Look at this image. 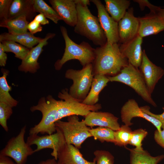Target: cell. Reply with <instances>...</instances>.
Masks as SVG:
<instances>
[{
    "mask_svg": "<svg viewBox=\"0 0 164 164\" xmlns=\"http://www.w3.org/2000/svg\"><path fill=\"white\" fill-rule=\"evenodd\" d=\"M58 97L62 100H57L50 95L46 98L42 97L37 105L30 108L32 112L39 111L42 115L40 121L30 129L29 135L53 134L56 131L55 123L62 118L73 115L85 117L90 112L97 111L101 108L100 104L89 106L83 104L71 96L68 89L62 90Z\"/></svg>",
    "mask_w": 164,
    "mask_h": 164,
    "instance_id": "cell-1",
    "label": "cell"
},
{
    "mask_svg": "<svg viewBox=\"0 0 164 164\" xmlns=\"http://www.w3.org/2000/svg\"><path fill=\"white\" fill-rule=\"evenodd\" d=\"M128 63L121 53L118 43L107 42L104 45L95 49V57L92 63V73L94 76H114Z\"/></svg>",
    "mask_w": 164,
    "mask_h": 164,
    "instance_id": "cell-2",
    "label": "cell"
},
{
    "mask_svg": "<svg viewBox=\"0 0 164 164\" xmlns=\"http://www.w3.org/2000/svg\"><path fill=\"white\" fill-rule=\"evenodd\" d=\"M76 4L77 19L74 32L86 37L95 45H104L107 38L98 18L91 13L88 6Z\"/></svg>",
    "mask_w": 164,
    "mask_h": 164,
    "instance_id": "cell-3",
    "label": "cell"
},
{
    "mask_svg": "<svg viewBox=\"0 0 164 164\" xmlns=\"http://www.w3.org/2000/svg\"><path fill=\"white\" fill-rule=\"evenodd\" d=\"M60 28L65 46L62 58L54 64L55 69L60 70L66 62L72 60H78L83 67L92 63L95 57V49L86 42L83 41L79 44L76 43L69 37L65 27L60 26Z\"/></svg>",
    "mask_w": 164,
    "mask_h": 164,
    "instance_id": "cell-4",
    "label": "cell"
},
{
    "mask_svg": "<svg viewBox=\"0 0 164 164\" xmlns=\"http://www.w3.org/2000/svg\"><path fill=\"white\" fill-rule=\"evenodd\" d=\"M108 77L110 81L119 82L128 85L145 101L154 107L157 106L152 97L143 76L138 68L129 63L118 74Z\"/></svg>",
    "mask_w": 164,
    "mask_h": 164,
    "instance_id": "cell-5",
    "label": "cell"
},
{
    "mask_svg": "<svg viewBox=\"0 0 164 164\" xmlns=\"http://www.w3.org/2000/svg\"><path fill=\"white\" fill-rule=\"evenodd\" d=\"M55 124L62 133L66 143L73 145L78 149L86 139L92 136L89 131L90 128L84 120L80 121L77 115L69 116L67 117V121L59 120Z\"/></svg>",
    "mask_w": 164,
    "mask_h": 164,
    "instance_id": "cell-6",
    "label": "cell"
},
{
    "mask_svg": "<svg viewBox=\"0 0 164 164\" xmlns=\"http://www.w3.org/2000/svg\"><path fill=\"white\" fill-rule=\"evenodd\" d=\"M94 76L92 73V63L83 67L80 70H67L65 77L73 81V84L68 91L69 94L73 98L82 101L89 93Z\"/></svg>",
    "mask_w": 164,
    "mask_h": 164,
    "instance_id": "cell-7",
    "label": "cell"
},
{
    "mask_svg": "<svg viewBox=\"0 0 164 164\" xmlns=\"http://www.w3.org/2000/svg\"><path fill=\"white\" fill-rule=\"evenodd\" d=\"M26 128V126H24L17 136L9 140L1 150L0 155L12 158L17 164H26L28 157L35 153L30 146L25 141Z\"/></svg>",
    "mask_w": 164,
    "mask_h": 164,
    "instance_id": "cell-8",
    "label": "cell"
},
{
    "mask_svg": "<svg viewBox=\"0 0 164 164\" xmlns=\"http://www.w3.org/2000/svg\"><path fill=\"white\" fill-rule=\"evenodd\" d=\"M56 127V132L51 134L41 136L38 134L29 135L26 143L30 146L32 145H36V149L34 150L35 153L44 149H52L51 155L56 160L58 151L66 142L62 133Z\"/></svg>",
    "mask_w": 164,
    "mask_h": 164,
    "instance_id": "cell-9",
    "label": "cell"
},
{
    "mask_svg": "<svg viewBox=\"0 0 164 164\" xmlns=\"http://www.w3.org/2000/svg\"><path fill=\"white\" fill-rule=\"evenodd\" d=\"M97 10V18L105 35L107 42L114 44L119 42L118 23L111 17L105 6L99 0H91Z\"/></svg>",
    "mask_w": 164,
    "mask_h": 164,
    "instance_id": "cell-10",
    "label": "cell"
},
{
    "mask_svg": "<svg viewBox=\"0 0 164 164\" xmlns=\"http://www.w3.org/2000/svg\"><path fill=\"white\" fill-rule=\"evenodd\" d=\"M121 117L122 121L125 125L130 126L133 124L131 122L134 117L144 118L151 122L160 132L162 125L156 118L145 113L141 109L135 100L133 99L128 100L122 107L121 110Z\"/></svg>",
    "mask_w": 164,
    "mask_h": 164,
    "instance_id": "cell-11",
    "label": "cell"
},
{
    "mask_svg": "<svg viewBox=\"0 0 164 164\" xmlns=\"http://www.w3.org/2000/svg\"><path fill=\"white\" fill-rule=\"evenodd\" d=\"M133 12L132 8L129 9L118 22L119 42L121 44L131 41L138 35L139 22Z\"/></svg>",
    "mask_w": 164,
    "mask_h": 164,
    "instance_id": "cell-12",
    "label": "cell"
},
{
    "mask_svg": "<svg viewBox=\"0 0 164 164\" xmlns=\"http://www.w3.org/2000/svg\"><path fill=\"white\" fill-rule=\"evenodd\" d=\"M55 35L56 34L54 33H47L37 45L30 49L29 52L22 60L21 64L18 67V70L25 73H35L40 68L38 60L43 51V47L48 44V40L53 38Z\"/></svg>",
    "mask_w": 164,
    "mask_h": 164,
    "instance_id": "cell-13",
    "label": "cell"
},
{
    "mask_svg": "<svg viewBox=\"0 0 164 164\" xmlns=\"http://www.w3.org/2000/svg\"><path fill=\"white\" fill-rule=\"evenodd\" d=\"M142 60L139 67L147 88L151 94L156 84L164 75V70L153 63L143 51Z\"/></svg>",
    "mask_w": 164,
    "mask_h": 164,
    "instance_id": "cell-14",
    "label": "cell"
},
{
    "mask_svg": "<svg viewBox=\"0 0 164 164\" xmlns=\"http://www.w3.org/2000/svg\"><path fill=\"white\" fill-rule=\"evenodd\" d=\"M52 7L66 24L74 27L77 19L75 0H49Z\"/></svg>",
    "mask_w": 164,
    "mask_h": 164,
    "instance_id": "cell-15",
    "label": "cell"
},
{
    "mask_svg": "<svg viewBox=\"0 0 164 164\" xmlns=\"http://www.w3.org/2000/svg\"><path fill=\"white\" fill-rule=\"evenodd\" d=\"M86 125L91 127L95 126L110 128L114 131L120 127L118 118L112 114L105 112L91 111L85 117Z\"/></svg>",
    "mask_w": 164,
    "mask_h": 164,
    "instance_id": "cell-16",
    "label": "cell"
},
{
    "mask_svg": "<svg viewBox=\"0 0 164 164\" xmlns=\"http://www.w3.org/2000/svg\"><path fill=\"white\" fill-rule=\"evenodd\" d=\"M142 39L138 35L131 41L119 45L121 53L127 58L128 63L138 68H139L142 60Z\"/></svg>",
    "mask_w": 164,
    "mask_h": 164,
    "instance_id": "cell-17",
    "label": "cell"
},
{
    "mask_svg": "<svg viewBox=\"0 0 164 164\" xmlns=\"http://www.w3.org/2000/svg\"><path fill=\"white\" fill-rule=\"evenodd\" d=\"M138 19L139 22L138 35L142 38L157 34L164 30V22L158 14L150 12Z\"/></svg>",
    "mask_w": 164,
    "mask_h": 164,
    "instance_id": "cell-18",
    "label": "cell"
},
{
    "mask_svg": "<svg viewBox=\"0 0 164 164\" xmlns=\"http://www.w3.org/2000/svg\"><path fill=\"white\" fill-rule=\"evenodd\" d=\"M57 158L58 162L61 164H96L94 159L93 162L85 159L79 149L66 143L58 151Z\"/></svg>",
    "mask_w": 164,
    "mask_h": 164,
    "instance_id": "cell-19",
    "label": "cell"
},
{
    "mask_svg": "<svg viewBox=\"0 0 164 164\" xmlns=\"http://www.w3.org/2000/svg\"><path fill=\"white\" fill-rule=\"evenodd\" d=\"M34 0H12L8 19L25 16L28 21H31L37 15L34 10Z\"/></svg>",
    "mask_w": 164,
    "mask_h": 164,
    "instance_id": "cell-20",
    "label": "cell"
},
{
    "mask_svg": "<svg viewBox=\"0 0 164 164\" xmlns=\"http://www.w3.org/2000/svg\"><path fill=\"white\" fill-rule=\"evenodd\" d=\"M109 81L108 77L106 76L94 75L89 93L82 103L89 106L96 104L99 100L100 93Z\"/></svg>",
    "mask_w": 164,
    "mask_h": 164,
    "instance_id": "cell-21",
    "label": "cell"
},
{
    "mask_svg": "<svg viewBox=\"0 0 164 164\" xmlns=\"http://www.w3.org/2000/svg\"><path fill=\"white\" fill-rule=\"evenodd\" d=\"M43 38L35 36L29 32L19 34L4 32L0 35V42L10 40L14 41L30 49L37 45Z\"/></svg>",
    "mask_w": 164,
    "mask_h": 164,
    "instance_id": "cell-22",
    "label": "cell"
},
{
    "mask_svg": "<svg viewBox=\"0 0 164 164\" xmlns=\"http://www.w3.org/2000/svg\"><path fill=\"white\" fill-rule=\"evenodd\" d=\"M104 2L107 12L118 22L124 17L130 4L128 0H105Z\"/></svg>",
    "mask_w": 164,
    "mask_h": 164,
    "instance_id": "cell-23",
    "label": "cell"
},
{
    "mask_svg": "<svg viewBox=\"0 0 164 164\" xmlns=\"http://www.w3.org/2000/svg\"><path fill=\"white\" fill-rule=\"evenodd\" d=\"M125 147L130 152V164H158L164 159V154L153 156L147 151Z\"/></svg>",
    "mask_w": 164,
    "mask_h": 164,
    "instance_id": "cell-24",
    "label": "cell"
},
{
    "mask_svg": "<svg viewBox=\"0 0 164 164\" xmlns=\"http://www.w3.org/2000/svg\"><path fill=\"white\" fill-rule=\"evenodd\" d=\"M29 22L25 16L0 22L1 27L6 28L12 34H21L27 32V26Z\"/></svg>",
    "mask_w": 164,
    "mask_h": 164,
    "instance_id": "cell-25",
    "label": "cell"
},
{
    "mask_svg": "<svg viewBox=\"0 0 164 164\" xmlns=\"http://www.w3.org/2000/svg\"><path fill=\"white\" fill-rule=\"evenodd\" d=\"M2 71L3 75L0 77V102L6 104L12 108L16 107L18 102L10 95L9 92L12 88L9 85L6 80L9 71L4 69H2Z\"/></svg>",
    "mask_w": 164,
    "mask_h": 164,
    "instance_id": "cell-26",
    "label": "cell"
},
{
    "mask_svg": "<svg viewBox=\"0 0 164 164\" xmlns=\"http://www.w3.org/2000/svg\"><path fill=\"white\" fill-rule=\"evenodd\" d=\"M34 8L36 12L43 14L48 18L57 24L62 20L61 18L52 7L43 0H34Z\"/></svg>",
    "mask_w": 164,
    "mask_h": 164,
    "instance_id": "cell-27",
    "label": "cell"
},
{
    "mask_svg": "<svg viewBox=\"0 0 164 164\" xmlns=\"http://www.w3.org/2000/svg\"><path fill=\"white\" fill-rule=\"evenodd\" d=\"M2 44L5 52L14 53L15 57L22 60L27 55L30 49L12 41H3Z\"/></svg>",
    "mask_w": 164,
    "mask_h": 164,
    "instance_id": "cell-28",
    "label": "cell"
},
{
    "mask_svg": "<svg viewBox=\"0 0 164 164\" xmlns=\"http://www.w3.org/2000/svg\"><path fill=\"white\" fill-rule=\"evenodd\" d=\"M89 132L95 140L101 142H104L114 143V131L106 127H99L96 128H90Z\"/></svg>",
    "mask_w": 164,
    "mask_h": 164,
    "instance_id": "cell-29",
    "label": "cell"
},
{
    "mask_svg": "<svg viewBox=\"0 0 164 164\" xmlns=\"http://www.w3.org/2000/svg\"><path fill=\"white\" fill-rule=\"evenodd\" d=\"M132 131L129 126L122 125L119 129L114 131V144L118 146L125 147L129 144Z\"/></svg>",
    "mask_w": 164,
    "mask_h": 164,
    "instance_id": "cell-30",
    "label": "cell"
},
{
    "mask_svg": "<svg viewBox=\"0 0 164 164\" xmlns=\"http://www.w3.org/2000/svg\"><path fill=\"white\" fill-rule=\"evenodd\" d=\"M148 134L145 129H138L132 131V136L129 144L135 147V149L138 150H142V142Z\"/></svg>",
    "mask_w": 164,
    "mask_h": 164,
    "instance_id": "cell-31",
    "label": "cell"
},
{
    "mask_svg": "<svg viewBox=\"0 0 164 164\" xmlns=\"http://www.w3.org/2000/svg\"><path fill=\"white\" fill-rule=\"evenodd\" d=\"M12 108L6 104L0 102V124L6 132L9 131L7 121L12 113Z\"/></svg>",
    "mask_w": 164,
    "mask_h": 164,
    "instance_id": "cell-32",
    "label": "cell"
},
{
    "mask_svg": "<svg viewBox=\"0 0 164 164\" xmlns=\"http://www.w3.org/2000/svg\"><path fill=\"white\" fill-rule=\"evenodd\" d=\"M94 154L96 164H114V157L109 152L104 150H96Z\"/></svg>",
    "mask_w": 164,
    "mask_h": 164,
    "instance_id": "cell-33",
    "label": "cell"
},
{
    "mask_svg": "<svg viewBox=\"0 0 164 164\" xmlns=\"http://www.w3.org/2000/svg\"><path fill=\"white\" fill-rule=\"evenodd\" d=\"M12 0H0V22L8 19L10 5Z\"/></svg>",
    "mask_w": 164,
    "mask_h": 164,
    "instance_id": "cell-34",
    "label": "cell"
},
{
    "mask_svg": "<svg viewBox=\"0 0 164 164\" xmlns=\"http://www.w3.org/2000/svg\"><path fill=\"white\" fill-rule=\"evenodd\" d=\"M134 1L138 4L141 9L143 10L145 6H147L150 9V12L153 13L158 14L161 8L152 5L149 1L146 0H136Z\"/></svg>",
    "mask_w": 164,
    "mask_h": 164,
    "instance_id": "cell-35",
    "label": "cell"
},
{
    "mask_svg": "<svg viewBox=\"0 0 164 164\" xmlns=\"http://www.w3.org/2000/svg\"><path fill=\"white\" fill-rule=\"evenodd\" d=\"M27 30L30 32L34 34L42 30L41 25L37 21L33 19L29 22L27 26Z\"/></svg>",
    "mask_w": 164,
    "mask_h": 164,
    "instance_id": "cell-36",
    "label": "cell"
},
{
    "mask_svg": "<svg viewBox=\"0 0 164 164\" xmlns=\"http://www.w3.org/2000/svg\"><path fill=\"white\" fill-rule=\"evenodd\" d=\"M142 110L148 114L156 118L162 123V126H164V107L162 108L163 112L160 114H154L150 111V108L148 106L140 107Z\"/></svg>",
    "mask_w": 164,
    "mask_h": 164,
    "instance_id": "cell-37",
    "label": "cell"
},
{
    "mask_svg": "<svg viewBox=\"0 0 164 164\" xmlns=\"http://www.w3.org/2000/svg\"><path fill=\"white\" fill-rule=\"evenodd\" d=\"M163 130L159 132L156 130L154 132V138L156 142L164 149V126H162Z\"/></svg>",
    "mask_w": 164,
    "mask_h": 164,
    "instance_id": "cell-38",
    "label": "cell"
},
{
    "mask_svg": "<svg viewBox=\"0 0 164 164\" xmlns=\"http://www.w3.org/2000/svg\"><path fill=\"white\" fill-rule=\"evenodd\" d=\"M7 59V55L4 50L2 44L0 42V66L1 67L5 66Z\"/></svg>",
    "mask_w": 164,
    "mask_h": 164,
    "instance_id": "cell-39",
    "label": "cell"
},
{
    "mask_svg": "<svg viewBox=\"0 0 164 164\" xmlns=\"http://www.w3.org/2000/svg\"><path fill=\"white\" fill-rule=\"evenodd\" d=\"M33 19L38 22L41 25L48 24L49 23L46 18L43 14L41 13L37 15Z\"/></svg>",
    "mask_w": 164,
    "mask_h": 164,
    "instance_id": "cell-40",
    "label": "cell"
},
{
    "mask_svg": "<svg viewBox=\"0 0 164 164\" xmlns=\"http://www.w3.org/2000/svg\"><path fill=\"white\" fill-rule=\"evenodd\" d=\"M0 164H17L14 163L8 157L0 155Z\"/></svg>",
    "mask_w": 164,
    "mask_h": 164,
    "instance_id": "cell-41",
    "label": "cell"
},
{
    "mask_svg": "<svg viewBox=\"0 0 164 164\" xmlns=\"http://www.w3.org/2000/svg\"><path fill=\"white\" fill-rule=\"evenodd\" d=\"M57 162L56 160L53 158L42 161L37 164H56Z\"/></svg>",
    "mask_w": 164,
    "mask_h": 164,
    "instance_id": "cell-42",
    "label": "cell"
},
{
    "mask_svg": "<svg viewBox=\"0 0 164 164\" xmlns=\"http://www.w3.org/2000/svg\"><path fill=\"white\" fill-rule=\"evenodd\" d=\"M76 3H78L83 5L87 6L90 5V1L89 0H75Z\"/></svg>",
    "mask_w": 164,
    "mask_h": 164,
    "instance_id": "cell-43",
    "label": "cell"
},
{
    "mask_svg": "<svg viewBox=\"0 0 164 164\" xmlns=\"http://www.w3.org/2000/svg\"><path fill=\"white\" fill-rule=\"evenodd\" d=\"M158 14L164 22V8L162 9L160 8Z\"/></svg>",
    "mask_w": 164,
    "mask_h": 164,
    "instance_id": "cell-44",
    "label": "cell"
},
{
    "mask_svg": "<svg viewBox=\"0 0 164 164\" xmlns=\"http://www.w3.org/2000/svg\"><path fill=\"white\" fill-rule=\"evenodd\" d=\"M56 164H61L59 163H58V162H57Z\"/></svg>",
    "mask_w": 164,
    "mask_h": 164,
    "instance_id": "cell-45",
    "label": "cell"
}]
</instances>
